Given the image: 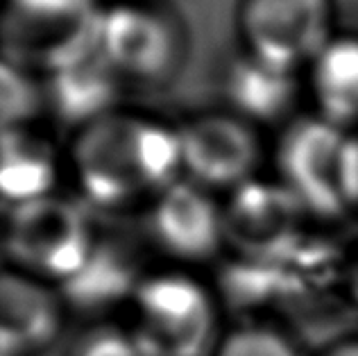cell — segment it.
<instances>
[{
    "mask_svg": "<svg viewBox=\"0 0 358 356\" xmlns=\"http://www.w3.org/2000/svg\"><path fill=\"white\" fill-rule=\"evenodd\" d=\"M322 356H358V341H347L336 345V348L327 350Z\"/></svg>",
    "mask_w": 358,
    "mask_h": 356,
    "instance_id": "obj_20",
    "label": "cell"
},
{
    "mask_svg": "<svg viewBox=\"0 0 358 356\" xmlns=\"http://www.w3.org/2000/svg\"><path fill=\"white\" fill-rule=\"evenodd\" d=\"M313 114L347 132H358V34L338 32L304 71Z\"/></svg>",
    "mask_w": 358,
    "mask_h": 356,
    "instance_id": "obj_14",
    "label": "cell"
},
{
    "mask_svg": "<svg viewBox=\"0 0 358 356\" xmlns=\"http://www.w3.org/2000/svg\"><path fill=\"white\" fill-rule=\"evenodd\" d=\"M131 334L143 356H215L218 302L184 273L143 277L134 297Z\"/></svg>",
    "mask_w": 358,
    "mask_h": 356,
    "instance_id": "obj_3",
    "label": "cell"
},
{
    "mask_svg": "<svg viewBox=\"0 0 358 356\" xmlns=\"http://www.w3.org/2000/svg\"><path fill=\"white\" fill-rule=\"evenodd\" d=\"M306 211L286 186L248 182L231 193L224 234L245 259L281 264L299 243V213Z\"/></svg>",
    "mask_w": 358,
    "mask_h": 356,
    "instance_id": "obj_9",
    "label": "cell"
},
{
    "mask_svg": "<svg viewBox=\"0 0 358 356\" xmlns=\"http://www.w3.org/2000/svg\"><path fill=\"white\" fill-rule=\"evenodd\" d=\"M98 245L87 211L59 195L9 209L5 255L18 273L48 284H69Z\"/></svg>",
    "mask_w": 358,
    "mask_h": 356,
    "instance_id": "obj_6",
    "label": "cell"
},
{
    "mask_svg": "<svg viewBox=\"0 0 358 356\" xmlns=\"http://www.w3.org/2000/svg\"><path fill=\"white\" fill-rule=\"evenodd\" d=\"M148 232L166 257L186 264L209 261L227 241L224 211L211 191L188 180H179L150 204Z\"/></svg>",
    "mask_w": 358,
    "mask_h": 356,
    "instance_id": "obj_10",
    "label": "cell"
},
{
    "mask_svg": "<svg viewBox=\"0 0 358 356\" xmlns=\"http://www.w3.org/2000/svg\"><path fill=\"white\" fill-rule=\"evenodd\" d=\"M45 109V84L41 75L3 59V125L30 127Z\"/></svg>",
    "mask_w": 358,
    "mask_h": 356,
    "instance_id": "obj_17",
    "label": "cell"
},
{
    "mask_svg": "<svg viewBox=\"0 0 358 356\" xmlns=\"http://www.w3.org/2000/svg\"><path fill=\"white\" fill-rule=\"evenodd\" d=\"M281 186L306 211L338 215L358 209V132L310 114L293 118L275 150Z\"/></svg>",
    "mask_w": 358,
    "mask_h": 356,
    "instance_id": "obj_2",
    "label": "cell"
},
{
    "mask_svg": "<svg viewBox=\"0 0 358 356\" xmlns=\"http://www.w3.org/2000/svg\"><path fill=\"white\" fill-rule=\"evenodd\" d=\"M98 52L127 84L164 87L184 66L186 30L166 3L114 0L102 5Z\"/></svg>",
    "mask_w": 358,
    "mask_h": 356,
    "instance_id": "obj_5",
    "label": "cell"
},
{
    "mask_svg": "<svg viewBox=\"0 0 358 356\" xmlns=\"http://www.w3.org/2000/svg\"><path fill=\"white\" fill-rule=\"evenodd\" d=\"M59 166L48 138L30 127H12L3 132V171L0 186L9 209L18 204L48 198L57 184Z\"/></svg>",
    "mask_w": 358,
    "mask_h": 356,
    "instance_id": "obj_15",
    "label": "cell"
},
{
    "mask_svg": "<svg viewBox=\"0 0 358 356\" xmlns=\"http://www.w3.org/2000/svg\"><path fill=\"white\" fill-rule=\"evenodd\" d=\"M45 109L75 132L120 109L125 80L102 59V55L45 75Z\"/></svg>",
    "mask_w": 358,
    "mask_h": 356,
    "instance_id": "obj_13",
    "label": "cell"
},
{
    "mask_svg": "<svg viewBox=\"0 0 358 356\" xmlns=\"http://www.w3.org/2000/svg\"><path fill=\"white\" fill-rule=\"evenodd\" d=\"M71 171L93 207L114 211L152 204L182 175L177 127L118 109L75 132Z\"/></svg>",
    "mask_w": 358,
    "mask_h": 356,
    "instance_id": "obj_1",
    "label": "cell"
},
{
    "mask_svg": "<svg viewBox=\"0 0 358 356\" xmlns=\"http://www.w3.org/2000/svg\"><path fill=\"white\" fill-rule=\"evenodd\" d=\"M234 23L241 50L299 73L338 34L336 0H238Z\"/></svg>",
    "mask_w": 358,
    "mask_h": 356,
    "instance_id": "obj_7",
    "label": "cell"
},
{
    "mask_svg": "<svg viewBox=\"0 0 358 356\" xmlns=\"http://www.w3.org/2000/svg\"><path fill=\"white\" fill-rule=\"evenodd\" d=\"M184 180L206 191L231 189L254 180L263 143L259 127L229 109L202 111L177 127Z\"/></svg>",
    "mask_w": 358,
    "mask_h": 356,
    "instance_id": "obj_8",
    "label": "cell"
},
{
    "mask_svg": "<svg viewBox=\"0 0 358 356\" xmlns=\"http://www.w3.org/2000/svg\"><path fill=\"white\" fill-rule=\"evenodd\" d=\"M143 279H138L136 261L127 248L116 243L98 241L91 259L69 284H64V299L80 308L98 311L120 302L125 297H134L136 288Z\"/></svg>",
    "mask_w": 358,
    "mask_h": 356,
    "instance_id": "obj_16",
    "label": "cell"
},
{
    "mask_svg": "<svg viewBox=\"0 0 358 356\" xmlns=\"http://www.w3.org/2000/svg\"><path fill=\"white\" fill-rule=\"evenodd\" d=\"M220 82L227 109L257 127L288 125L301 96H306L304 73L275 66L245 50L227 62Z\"/></svg>",
    "mask_w": 358,
    "mask_h": 356,
    "instance_id": "obj_12",
    "label": "cell"
},
{
    "mask_svg": "<svg viewBox=\"0 0 358 356\" xmlns=\"http://www.w3.org/2000/svg\"><path fill=\"white\" fill-rule=\"evenodd\" d=\"M215 356H301L299 348L272 327L250 325L222 336Z\"/></svg>",
    "mask_w": 358,
    "mask_h": 356,
    "instance_id": "obj_18",
    "label": "cell"
},
{
    "mask_svg": "<svg viewBox=\"0 0 358 356\" xmlns=\"http://www.w3.org/2000/svg\"><path fill=\"white\" fill-rule=\"evenodd\" d=\"M66 299L48 282L7 270L0 282L3 356H34L48 350L64 327Z\"/></svg>",
    "mask_w": 358,
    "mask_h": 356,
    "instance_id": "obj_11",
    "label": "cell"
},
{
    "mask_svg": "<svg viewBox=\"0 0 358 356\" xmlns=\"http://www.w3.org/2000/svg\"><path fill=\"white\" fill-rule=\"evenodd\" d=\"M66 356H143L131 329L118 325H93L71 343Z\"/></svg>",
    "mask_w": 358,
    "mask_h": 356,
    "instance_id": "obj_19",
    "label": "cell"
},
{
    "mask_svg": "<svg viewBox=\"0 0 358 356\" xmlns=\"http://www.w3.org/2000/svg\"><path fill=\"white\" fill-rule=\"evenodd\" d=\"M102 5L96 0H7L5 59L52 75L98 55Z\"/></svg>",
    "mask_w": 358,
    "mask_h": 356,
    "instance_id": "obj_4",
    "label": "cell"
}]
</instances>
